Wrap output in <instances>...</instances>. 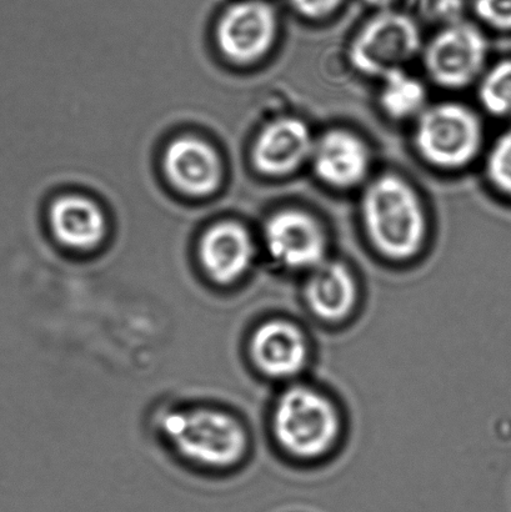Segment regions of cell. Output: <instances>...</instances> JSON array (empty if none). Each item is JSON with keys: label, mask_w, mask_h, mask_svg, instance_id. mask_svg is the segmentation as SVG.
Here are the masks:
<instances>
[{"label": "cell", "mask_w": 511, "mask_h": 512, "mask_svg": "<svg viewBox=\"0 0 511 512\" xmlns=\"http://www.w3.org/2000/svg\"><path fill=\"white\" fill-rule=\"evenodd\" d=\"M363 225L370 242L390 259L412 258L427 235V218L415 189L395 174H383L365 188Z\"/></svg>", "instance_id": "6da1fadb"}, {"label": "cell", "mask_w": 511, "mask_h": 512, "mask_svg": "<svg viewBox=\"0 0 511 512\" xmlns=\"http://www.w3.org/2000/svg\"><path fill=\"white\" fill-rule=\"evenodd\" d=\"M163 430L180 453L213 468L238 463L247 449L243 426L220 410L175 411L163 419Z\"/></svg>", "instance_id": "7a4b0ae2"}, {"label": "cell", "mask_w": 511, "mask_h": 512, "mask_svg": "<svg viewBox=\"0 0 511 512\" xmlns=\"http://www.w3.org/2000/svg\"><path fill=\"white\" fill-rule=\"evenodd\" d=\"M482 144V122L463 104L430 105L417 118L414 145L420 157L433 167H467L477 158Z\"/></svg>", "instance_id": "3957f363"}, {"label": "cell", "mask_w": 511, "mask_h": 512, "mask_svg": "<svg viewBox=\"0 0 511 512\" xmlns=\"http://www.w3.org/2000/svg\"><path fill=\"white\" fill-rule=\"evenodd\" d=\"M422 50L418 24L400 10H380L355 35L349 60L358 72L383 78L404 69Z\"/></svg>", "instance_id": "277c9868"}, {"label": "cell", "mask_w": 511, "mask_h": 512, "mask_svg": "<svg viewBox=\"0 0 511 512\" xmlns=\"http://www.w3.org/2000/svg\"><path fill=\"white\" fill-rule=\"evenodd\" d=\"M275 433L285 449L313 458L330 448L338 434V416L332 404L308 388H293L275 411Z\"/></svg>", "instance_id": "5b68a950"}, {"label": "cell", "mask_w": 511, "mask_h": 512, "mask_svg": "<svg viewBox=\"0 0 511 512\" xmlns=\"http://www.w3.org/2000/svg\"><path fill=\"white\" fill-rule=\"evenodd\" d=\"M488 42L473 24L455 22L434 35L424 48V67L444 88L468 87L483 73Z\"/></svg>", "instance_id": "8992f818"}, {"label": "cell", "mask_w": 511, "mask_h": 512, "mask_svg": "<svg viewBox=\"0 0 511 512\" xmlns=\"http://www.w3.org/2000/svg\"><path fill=\"white\" fill-rule=\"evenodd\" d=\"M278 19L263 0H240L225 10L218 27L222 52L238 63L263 58L277 37Z\"/></svg>", "instance_id": "52a82bcc"}, {"label": "cell", "mask_w": 511, "mask_h": 512, "mask_svg": "<svg viewBox=\"0 0 511 512\" xmlns=\"http://www.w3.org/2000/svg\"><path fill=\"white\" fill-rule=\"evenodd\" d=\"M264 235L269 254L289 269L313 270L324 263L327 239L318 220L303 210L274 214Z\"/></svg>", "instance_id": "ba28073f"}, {"label": "cell", "mask_w": 511, "mask_h": 512, "mask_svg": "<svg viewBox=\"0 0 511 512\" xmlns=\"http://www.w3.org/2000/svg\"><path fill=\"white\" fill-rule=\"evenodd\" d=\"M310 163L320 182L335 189L357 187L370 168L368 145L347 129H330L314 140Z\"/></svg>", "instance_id": "9c48e42d"}, {"label": "cell", "mask_w": 511, "mask_h": 512, "mask_svg": "<svg viewBox=\"0 0 511 512\" xmlns=\"http://www.w3.org/2000/svg\"><path fill=\"white\" fill-rule=\"evenodd\" d=\"M314 138L303 120L282 118L270 123L254 145L255 167L269 177H284L310 160Z\"/></svg>", "instance_id": "30bf717a"}, {"label": "cell", "mask_w": 511, "mask_h": 512, "mask_svg": "<svg viewBox=\"0 0 511 512\" xmlns=\"http://www.w3.org/2000/svg\"><path fill=\"white\" fill-rule=\"evenodd\" d=\"M164 165L175 187L194 197L213 193L222 177L217 153L195 138H182L170 144Z\"/></svg>", "instance_id": "8fae6325"}, {"label": "cell", "mask_w": 511, "mask_h": 512, "mask_svg": "<svg viewBox=\"0 0 511 512\" xmlns=\"http://www.w3.org/2000/svg\"><path fill=\"white\" fill-rule=\"evenodd\" d=\"M254 247L247 230L235 223L215 225L204 235L200 258L210 278L229 284L242 276L252 264Z\"/></svg>", "instance_id": "7c38bea8"}, {"label": "cell", "mask_w": 511, "mask_h": 512, "mask_svg": "<svg viewBox=\"0 0 511 512\" xmlns=\"http://www.w3.org/2000/svg\"><path fill=\"white\" fill-rule=\"evenodd\" d=\"M255 363L273 378H289L303 369L307 345L302 333L285 321H272L257 330L252 340Z\"/></svg>", "instance_id": "4fadbf2b"}, {"label": "cell", "mask_w": 511, "mask_h": 512, "mask_svg": "<svg viewBox=\"0 0 511 512\" xmlns=\"http://www.w3.org/2000/svg\"><path fill=\"white\" fill-rule=\"evenodd\" d=\"M50 225L60 243L78 250L97 247L107 228L102 210L80 197H65L55 202L50 210Z\"/></svg>", "instance_id": "5bb4252c"}, {"label": "cell", "mask_w": 511, "mask_h": 512, "mask_svg": "<svg viewBox=\"0 0 511 512\" xmlns=\"http://www.w3.org/2000/svg\"><path fill=\"white\" fill-rule=\"evenodd\" d=\"M355 294L353 276L343 264L322 263L313 269L307 298L310 308L320 318L343 319L353 308Z\"/></svg>", "instance_id": "9a60e30c"}, {"label": "cell", "mask_w": 511, "mask_h": 512, "mask_svg": "<svg viewBox=\"0 0 511 512\" xmlns=\"http://www.w3.org/2000/svg\"><path fill=\"white\" fill-rule=\"evenodd\" d=\"M379 103L383 112L393 120L418 118L427 105V89L418 78L405 72L394 70L382 78Z\"/></svg>", "instance_id": "2e32d148"}, {"label": "cell", "mask_w": 511, "mask_h": 512, "mask_svg": "<svg viewBox=\"0 0 511 512\" xmlns=\"http://www.w3.org/2000/svg\"><path fill=\"white\" fill-rule=\"evenodd\" d=\"M479 102L495 117L511 115V59H504L483 74L479 82Z\"/></svg>", "instance_id": "e0dca14e"}, {"label": "cell", "mask_w": 511, "mask_h": 512, "mask_svg": "<svg viewBox=\"0 0 511 512\" xmlns=\"http://www.w3.org/2000/svg\"><path fill=\"white\" fill-rule=\"evenodd\" d=\"M489 182L511 197V128L494 143L487 160Z\"/></svg>", "instance_id": "ac0fdd59"}, {"label": "cell", "mask_w": 511, "mask_h": 512, "mask_svg": "<svg viewBox=\"0 0 511 512\" xmlns=\"http://www.w3.org/2000/svg\"><path fill=\"white\" fill-rule=\"evenodd\" d=\"M474 9L490 27L511 32V0H475Z\"/></svg>", "instance_id": "d6986e66"}, {"label": "cell", "mask_w": 511, "mask_h": 512, "mask_svg": "<svg viewBox=\"0 0 511 512\" xmlns=\"http://www.w3.org/2000/svg\"><path fill=\"white\" fill-rule=\"evenodd\" d=\"M293 8L308 19H323L333 14L343 0H290Z\"/></svg>", "instance_id": "ffe728a7"}, {"label": "cell", "mask_w": 511, "mask_h": 512, "mask_svg": "<svg viewBox=\"0 0 511 512\" xmlns=\"http://www.w3.org/2000/svg\"><path fill=\"white\" fill-rule=\"evenodd\" d=\"M364 2L380 10H398L394 9V5L397 4L398 0H364Z\"/></svg>", "instance_id": "44dd1931"}]
</instances>
